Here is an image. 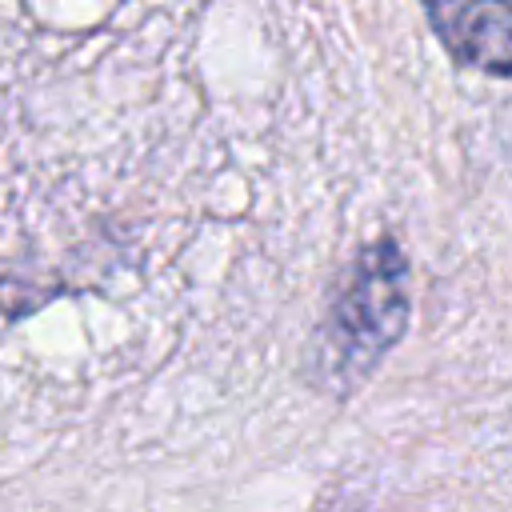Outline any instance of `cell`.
Masks as SVG:
<instances>
[{
	"mask_svg": "<svg viewBox=\"0 0 512 512\" xmlns=\"http://www.w3.org/2000/svg\"><path fill=\"white\" fill-rule=\"evenodd\" d=\"M408 312V260L384 236L356 256L320 324V380L336 392L356 388L404 336Z\"/></svg>",
	"mask_w": 512,
	"mask_h": 512,
	"instance_id": "cell-1",
	"label": "cell"
},
{
	"mask_svg": "<svg viewBox=\"0 0 512 512\" xmlns=\"http://www.w3.org/2000/svg\"><path fill=\"white\" fill-rule=\"evenodd\" d=\"M448 52L492 76H508L512 64V16L508 0H424Z\"/></svg>",
	"mask_w": 512,
	"mask_h": 512,
	"instance_id": "cell-2",
	"label": "cell"
}]
</instances>
